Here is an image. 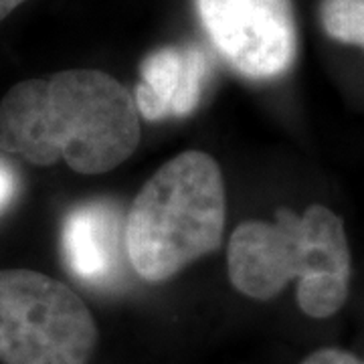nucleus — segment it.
<instances>
[{
	"mask_svg": "<svg viewBox=\"0 0 364 364\" xmlns=\"http://www.w3.org/2000/svg\"><path fill=\"white\" fill-rule=\"evenodd\" d=\"M140 119L132 93L95 69H69L16 83L0 102V150L79 174H104L134 154Z\"/></svg>",
	"mask_w": 364,
	"mask_h": 364,
	"instance_id": "1",
	"label": "nucleus"
},
{
	"mask_svg": "<svg viewBox=\"0 0 364 364\" xmlns=\"http://www.w3.org/2000/svg\"><path fill=\"white\" fill-rule=\"evenodd\" d=\"M225 184L215 158L188 150L146 181L124 223L126 255L146 282H164L221 245Z\"/></svg>",
	"mask_w": 364,
	"mask_h": 364,
	"instance_id": "2",
	"label": "nucleus"
},
{
	"mask_svg": "<svg viewBox=\"0 0 364 364\" xmlns=\"http://www.w3.org/2000/svg\"><path fill=\"white\" fill-rule=\"evenodd\" d=\"M97 342L73 289L31 269H0V363L87 364Z\"/></svg>",
	"mask_w": 364,
	"mask_h": 364,
	"instance_id": "3",
	"label": "nucleus"
},
{
	"mask_svg": "<svg viewBox=\"0 0 364 364\" xmlns=\"http://www.w3.org/2000/svg\"><path fill=\"white\" fill-rule=\"evenodd\" d=\"M208 39L249 79L284 75L296 59L298 37L289 0H196Z\"/></svg>",
	"mask_w": 364,
	"mask_h": 364,
	"instance_id": "4",
	"label": "nucleus"
},
{
	"mask_svg": "<svg viewBox=\"0 0 364 364\" xmlns=\"http://www.w3.org/2000/svg\"><path fill=\"white\" fill-rule=\"evenodd\" d=\"M229 277L241 294L272 299L310 263V233L304 217L279 208L275 221L239 225L229 241Z\"/></svg>",
	"mask_w": 364,
	"mask_h": 364,
	"instance_id": "5",
	"label": "nucleus"
},
{
	"mask_svg": "<svg viewBox=\"0 0 364 364\" xmlns=\"http://www.w3.org/2000/svg\"><path fill=\"white\" fill-rule=\"evenodd\" d=\"M310 227L312 255L308 273L298 282V304L310 318H330L348 298L350 249L344 223L336 213L312 205L304 213Z\"/></svg>",
	"mask_w": 364,
	"mask_h": 364,
	"instance_id": "6",
	"label": "nucleus"
},
{
	"mask_svg": "<svg viewBox=\"0 0 364 364\" xmlns=\"http://www.w3.org/2000/svg\"><path fill=\"white\" fill-rule=\"evenodd\" d=\"M134 93L136 109L146 119L182 117L195 112L208 79V59L198 47H162L140 67Z\"/></svg>",
	"mask_w": 364,
	"mask_h": 364,
	"instance_id": "7",
	"label": "nucleus"
},
{
	"mask_svg": "<svg viewBox=\"0 0 364 364\" xmlns=\"http://www.w3.org/2000/svg\"><path fill=\"white\" fill-rule=\"evenodd\" d=\"M124 223L119 205L109 200L85 203L67 215L63 253L75 277L93 286L116 279L126 251Z\"/></svg>",
	"mask_w": 364,
	"mask_h": 364,
	"instance_id": "8",
	"label": "nucleus"
},
{
	"mask_svg": "<svg viewBox=\"0 0 364 364\" xmlns=\"http://www.w3.org/2000/svg\"><path fill=\"white\" fill-rule=\"evenodd\" d=\"M320 18L332 39L364 47V0H322Z\"/></svg>",
	"mask_w": 364,
	"mask_h": 364,
	"instance_id": "9",
	"label": "nucleus"
},
{
	"mask_svg": "<svg viewBox=\"0 0 364 364\" xmlns=\"http://www.w3.org/2000/svg\"><path fill=\"white\" fill-rule=\"evenodd\" d=\"M18 191V178H16V172L14 168L0 158V210L11 205V200Z\"/></svg>",
	"mask_w": 364,
	"mask_h": 364,
	"instance_id": "10",
	"label": "nucleus"
},
{
	"mask_svg": "<svg viewBox=\"0 0 364 364\" xmlns=\"http://www.w3.org/2000/svg\"><path fill=\"white\" fill-rule=\"evenodd\" d=\"M301 364H364L354 354L338 348H322L312 352Z\"/></svg>",
	"mask_w": 364,
	"mask_h": 364,
	"instance_id": "11",
	"label": "nucleus"
},
{
	"mask_svg": "<svg viewBox=\"0 0 364 364\" xmlns=\"http://www.w3.org/2000/svg\"><path fill=\"white\" fill-rule=\"evenodd\" d=\"M25 0H0V21H4L14 9H18Z\"/></svg>",
	"mask_w": 364,
	"mask_h": 364,
	"instance_id": "12",
	"label": "nucleus"
}]
</instances>
